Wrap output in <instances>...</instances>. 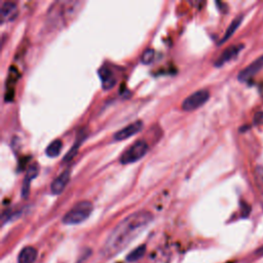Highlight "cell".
<instances>
[{"label": "cell", "mask_w": 263, "mask_h": 263, "mask_svg": "<svg viewBox=\"0 0 263 263\" xmlns=\"http://www.w3.org/2000/svg\"><path fill=\"white\" fill-rule=\"evenodd\" d=\"M37 258V251L35 248L28 246L22 249L17 256V263H35Z\"/></svg>", "instance_id": "obj_12"}, {"label": "cell", "mask_w": 263, "mask_h": 263, "mask_svg": "<svg viewBox=\"0 0 263 263\" xmlns=\"http://www.w3.org/2000/svg\"><path fill=\"white\" fill-rule=\"evenodd\" d=\"M83 139H84L83 136H82V137H78V138L76 139L75 144H73V146L71 147V149L68 151V153H67L66 156L64 157V161H69V160H71V159L75 156V154H76V152H77V150H78V148H79L81 142L83 141Z\"/></svg>", "instance_id": "obj_16"}, {"label": "cell", "mask_w": 263, "mask_h": 263, "mask_svg": "<svg viewBox=\"0 0 263 263\" xmlns=\"http://www.w3.org/2000/svg\"><path fill=\"white\" fill-rule=\"evenodd\" d=\"M148 152V144L144 140L134 142L121 155L119 161L121 164H128L140 160Z\"/></svg>", "instance_id": "obj_3"}, {"label": "cell", "mask_w": 263, "mask_h": 263, "mask_svg": "<svg viewBox=\"0 0 263 263\" xmlns=\"http://www.w3.org/2000/svg\"><path fill=\"white\" fill-rule=\"evenodd\" d=\"M210 98L208 89H198L188 96L182 103V109L185 111H192L202 106Z\"/></svg>", "instance_id": "obj_4"}, {"label": "cell", "mask_w": 263, "mask_h": 263, "mask_svg": "<svg viewBox=\"0 0 263 263\" xmlns=\"http://www.w3.org/2000/svg\"><path fill=\"white\" fill-rule=\"evenodd\" d=\"M39 173V164L37 162H34L32 164L29 165V167L27 168L26 172V176L24 179V183H23V187H22V195L23 197H27L28 193H29V189H30V183L31 181L37 177Z\"/></svg>", "instance_id": "obj_8"}, {"label": "cell", "mask_w": 263, "mask_h": 263, "mask_svg": "<svg viewBox=\"0 0 263 263\" xmlns=\"http://www.w3.org/2000/svg\"><path fill=\"white\" fill-rule=\"evenodd\" d=\"M153 215L148 211H138L120 221L107 237L102 256L110 259L125 249L152 222Z\"/></svg>", "instance_id": "obj_1"}, {"label": "cell", "mask_w": 263, "mask_h": 263, "mask_svg": "<svg viewBox=\"0 0 263 263\" xmlns=\"http://www.w3.org/2000/svg\"><path fill=\"white\" fill-rule=\"evenodd\" d=\"M99 75L102 80V85L104 89H110L112 88L116 83V78L114 76V73L109 67L103 66L99 70Z\"/></svg>", "instance_id": "obj_10"}, {"label": "cell", "mask_w": 263, "mask_h": 263, "mask_svg": "<svg viewBox=\"0 0 263 263\" xmlns=\"http://www.w3.org/2000/svg\"><path fill=\"white\" fill-rule=\"evenodd\" d=\"M255 180L258 187L263 190V165H257L255 168Z\"/></svg>", "instance_id": "obj_18"}, {"label": "cell", "mask_w": 263, "mask_h": 263, "mask_svg": "<svg viewBox=\"0 0 263 263\" xmlns=\"http://www.w3.org/2000/svg\"><path fill=\"white\" fill-rule=\"evenodd\" d=\"M92 212V204L88 200H81L77 202L70 211L63 217V223L67 225H75L85 221Z\"/></svg>", "instance_id": "obj_2"}, {"label": "cell", "mask_w": 263, "mask_h": 263, "mask_svg": "<svg viewBox=\"0 0 263 263\" xmlns=\"http://www.w3.org/2000/svg\"><path fill=\"white\" fill-rule=\"evenodd\" d=\"M62 146H63V143L60 139H55L53 140L45 149V153L47 156L49 157H55L60 154L61 150H62Z\"/></svg>", "instance_id": "obj_14"}, {"label": "cell", "mask_w": 263, "mask_h": 263, "mask_svg": "<svg viewBox=\"0 0 263 263\" xmlns=\"http://www.w3.org/2000/svg\"><path fill=\"white\" fill-rule=\"evenodd\" d=\"M242 47H243V45H241V44H234V45L227 47L217 59V61L215 62V66L220 67V66L224 65L225 63L229 62L230 60L234 59L239 53V51L242 49Z\"/></svg>", "instance_id": "obj_7"}, {"label": "cell", "mask_w": 263, "mask_h": 263, "mask_svg": "<svg viewBox=\"0 0 263 263\" xmlns=\"http://www.w3.org/2000/svg\"><path fill=\"white\" fill-rule=\"evenodd\" d=\"M241 21H242V15H238V16H236V17L230 23V25L228 26V28H227V30H226L224 36L222 37L221 41L219 42L220 44H221V43H224L226 40H228V39L234 34V32L237 30L238 26L240 25Z\"/></svg>", "instance_id": "obj_13"}, {"label": "cell", "mask_w": 263, "mask_h": 263, "mask_svg": "<svg viewBox=\"0 0 263 263\" xmlns=\"http://www.w3.org/2000/svg\"><path fill=\"white\" fill-rule=\"evenodd\" d=\"M263 69V55L257 58L255 61H253L250 65H248L245 69H242L238 73V80L241 82L248 81L252 79L259 71Z\"/></svg>", "instance_id": "obj_5"}, {"label": "cell", "mask_w": 263, "mask_h": 263, "mask_svg": "<svg viewBox=\"0 0 263 263\" xmlns=\"http://www.w3.org/2000/svg\"><path fill=\"white\" fill-rule=\"evenodd\" d=\"M145 252H146V246H145V245H142V246L136 248L134 251H132V252L127 255L126 260H127L128 262H135V261L141 259V258L144 256Z\"/></svg>", "instance_id": "obj_15"}, {"label": "cell", "mask_w": 263, "mask_h": 263, "mask_svg": "<svg viewBox=\"0 0 263 263\" xmlns=\"http://www.w3.org/2000/svg\"><path fill=\"white\" fill-rule=\"evenodd\" d=\"M254 123L256 125H262L263 124V111H259L255 114Z\"/></svg>", "instance_id": "obj_19"}, {"label": "cell", "mask_w": 263, "mask_h": 263, "mask_svg": "<svg viewBox=\"0 0 263 263\" xmlns=\"http://www.w3.org/2000/svg\"><path fill=\"white\" fill-rule=\"evenodd\" d=\"M143 127V121L142 120H137L133 123H129L128 125L124 126L123 128L119 129L118 132H116L113 136V140L114 141H123L126 140L127 138L136 135L137 133H139Z\"/></svg>", "instance_id": "obj_6"}, {"label": "cell", "mask_w": 263, "mask_h": 263, "mask_svg": "<svg viewBox=\"0 0 263 263\" xmlns=\"http://www.w3.org/2000/svg\"><path fill=\"white\" fill-rule=\"evenodd\" d=\"M155 55V51L152 48H146L141 55V62L143 64H150Z\"/></svg>", "instance_id": "obj_17"}, {"label": "cell", "mask_w": 263, "mask_h": 263, "mask_svg": "<svg viewBox=\"0 0 263 263\" xmlns=\"http://www.w3.org/2000/svg\"><path fill=\"white\" fill-rule=\"evenodd\" d=\"M69 180H70V172L69 171H65L61 175H59L57 178H54L50 184L51 193L52 194L62 193L64 191L65 187L67 186Z\"/></svg>", "instance_id": "obj_9"}, {"label": "cell", "mask_w": 263, "mask_h": 263, "mask_svg": "<svg viewBox=\"0 0 263 263\" xmlns=\"http://www.w3.org/2000/svg\"><path fill=\"white\" fill-rule=\"evenodd\" d=\"M17 14V5L13 1H5L0 10V16L1 22L4 21H11L13 20Z\"/></svg>", "instance_id": "obj_11"}]
</instances>
